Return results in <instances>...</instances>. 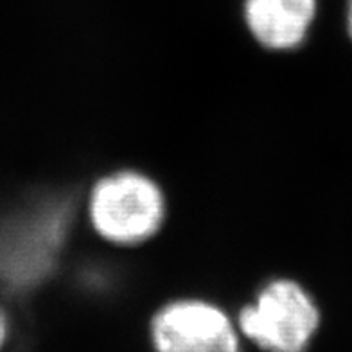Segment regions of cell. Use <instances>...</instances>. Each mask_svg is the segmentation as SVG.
<instances>
[{"label": "cell", "instance_id": "6da1fadb", "mask_svg": "<svg viewBox=\"0 0 352 352\" xmlns=\"http://www.w3.org/2000/svg\"><path fill=\"white\" fill-rule=\"evenodd\" d=\"M167 199L146 173L121 169L99 178L88 196V221L99 239L113 246H139L162 230Z\"/></svg>", "mask_w": 352, "mask_h": 352}, {"label": "cell", "instance_id": "8992f818", "mask_svg": "<svg viewBox=\"0 0 352 352\" xmlns=\"http://www.w3.org/2000/svg\"><path fill=\"white\" fill-rule=\"evenodd\" d=\"M347 31H349V38L352 40V0H349V6H347Z\"/></svg>", "mask_w": 352, "mask_h": 352}, {"label": "cell", "instance_id": "5b68a950", "mask_svg": "<svg viewBox=\"0 0 352 352\" xmlns=\"http://www.w3.org/2000/svg\"><path fill=\"white\" fill-rule=\"evenodd\" d=\"M8 333H10V324H8V316H6L4 307L0 306V349L4 347L6 340H8Z\"/></svg>", "mask_w": 352, "mask_h": 352}, {"label": "cell", "instance_id": "3957f363", "mask_svg": "<svg viewBox=\"0 0 352 352\" xmlns=\"http://www.w3.org/2000/svg\"><path fill=\"white\" fill-rule=\"evenodd\" d=\"M155 352H241L230 316L204 298H178L151 320Z\"/></svg>", "mask_w": 352, "mask_h": 352}, {"label": "cell", "instance_id": "277c9868", "mask_svg": "<svg viewBox=\"0 0 352 352\" xmlns=\"http://www.w3.org/2000/svg\"><path fill=\"white\" fill-rule=\"evenodd\" d=\"M318 13V0H245L248 33L270 52H292L304 45Z\"/></svg>", "mask_w": 352, "mask_h": 352}, {"label": "cell", "instance_id": "7a4b0ae2", "mask_svg": "<svg viewBox=\"0 0 352 352\" xmlns=\"http://www.w3.org/2000/svg\"><path fill=\"white\" fill-rule=\"evenodd\" d=\"M320 327V307L293 278L264 284L239 313V331L264 352H306Z\"/></svg>", "mask_w": 352, "mask_h": 352}]
</instances>
